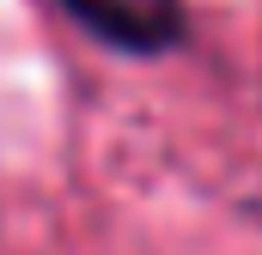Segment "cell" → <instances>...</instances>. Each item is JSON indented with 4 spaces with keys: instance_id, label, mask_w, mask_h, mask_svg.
Segmentation results:
<instances>
[{
    "instance_id": "6da1fadb",
    "label": "cell",
    "mask_w": 262,
    "mask_h": 255,
    "mask_svg": "<svg viewBox=\"0 0 262 255\" xmlns=\"http://www.w3.org/2000/svg\"><path fill=\"white\" fill-rule=\"evenodd\" d=\"M67 18L116 55H171L189 37L183 0H55Z\"/></svg>"
}]
</instances>
